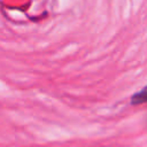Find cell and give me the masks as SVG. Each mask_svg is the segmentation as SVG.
<instances>
[{
    "instance_id": "cell-1",
    "label": "cell",
    "mask_w": 147,
    "mask_h": 147,
    "mask_svg": "<svg viewBox=\"0 0 147 147\" xmlns=\"http://www.w3.org/2000/svg\"><path fill=\"white\" fill-rule=\"evenodd\" d=\"M132 105H140V103H146L147 102V86L139 91L138 93L133 94L131 98Z\"/></svg>"
}]
</instances>
